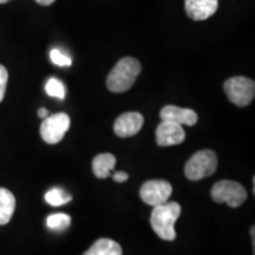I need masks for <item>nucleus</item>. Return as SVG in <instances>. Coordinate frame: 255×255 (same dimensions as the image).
Masks as SVG:
<instances>
[{"instance_id": "obj_1", "label": "nucleus", "mask_w": 255, "mask_h": 255, "mask_svg": "<svg viewBox=\"0 0 255 255\" xmlns=\"http://www.w3.org/2000/svg\"><path fill=\"white\" fill-rule=\"evenodd\" d=\"M181 212L182 209L177 202H165L154 207L150 223L154 232L162 240L174 241L176 239L175 223L180 218Z\"/></svg>"}, {"instance_id": "obj_2", "label": "nucleus", "mask_w": 255, "mask_h": 255, "mask_svg": "<svg viewBox=\"0 0 255 255\" xmlns=\"http://www.w3.org/2000/svg\"><path fill=\"white\" fill-rule=\"evenodd\" d=\"M141 63L132 57H124L115 65L107 78V87L111 92H126L132 87L141 73Z\"/></svg>"}, {"instance_id": "obj_3", "label": "nucleus", "mask_w": 255, "mask_h": 255, "mask_svg": "<svg viewBox=\"0 0 255 255\" xmlns=\"http://www.w3.org/2000/svg\"><path fill=\"white\" fill-rule=\"evenodd\" d=\"M218 168V156L213 150L197 151L188 159L184 174L190 181H199L202 178L212 176Z\"/></svg>"}, {"instance_id": "obj_4", "label": "nucleus", "mask_w": 255, "mask_h": 255, "mask_svg": "<svg viewBox=\"0 0 255 255\" xmlns=\"http://www.w3.org/2000/svg\"><path fill=\"white\" fill-rule=\"evenodd\" d=\"M210 195L216 203H227L232 208H237L246 201L247 190L235 181L222 180L213 186Z\"/></svg>"}, {"instance_id": "obj_5", "label": "nucleus", "mask_w": 255, "mask_h": 255, "mask_svg": "<svg viewBox=\"0 0 255 255\" xmlns=\"http://www.w3.org/2000/svg\"><path fill=\"white\" fill-rule=\"evenodd\" d=\"M228 100L238 107L244 108L252 103L255 95V83L247 77H232L227 79L223 85Z\"/></svg>"}, {"instance_id": "obj_6", "label": "nucleus", "mask_w": 255, "mask_h": 255, "mask_svg": "<svg viewBox=\"0 0 255 255\" xmlns=\"http://www.w3.org/2000/svg\"><path fill=\"white\" fill-rule=\"evenodd\" d=\"M70 128V117L65 113L49 115L40 126V136L47 144H57Z\"/></svg>"}, {"instance_id": "obj_7", "label": "nucleus", "mask_w": 255, "mask_h": 255, "mask_svg": "<svg viewBox=\"0 0 255 255\" xmlns=\"http://www.w3.org/2000/svg\"><path fill=\"white\" fill-rule=\"evenodd\" d=\"M171 193H173V187L168 181L151 180L146 181L141 187L139 196L146 205L156 207L168 202Z\"/></svg>"}, {"instance_id": "obj_8", "label": "nucleus", "mask_w": 255, "mask_h": 255, "mask_svg": "<svg viewBox=\"0 0 255 255\" xmlns=\"http://www.w3.org/2000/svg\"><path fill=\"white\" fill-rule=\"evenodd\" d=\"M186 132L182 126L176 123L162 121L156 129V142L159 146L177 145L184 142Z\"/></svg>"}, {"instance_id": "obj_9", "label": "nucleus", "mask_w": 255, "mask_h": 255, "mask_svg": "<svg viewBox=\"0 0 255 255\" xmlns=\"http://www.w3.org/2000/svg\"><path fill=\"white\" fill-rule=\"evenodd\" d=\"M144 119L139 113H126L119 116L114 124V131L120 137L136 135L142 129Z\"/></svg>"}, {"instance_id": "obj_10", "label": "nucleus", "mask_w": 255, "mask_h": 255, "mask_svg": "<svg viewBox=\"0 0 255 255\" xmlns=\"http://www.w3.org/2000/svg\"><path fill=\"white\" fill-rule=\"evenodd\" d=\"M162 121H168V122L176 123L178 126H188L193 127L197 122V114L191 109H184V108H178L175 105H167L161 110Z\"/></svg>"}, {"instance_id": "obj_11", "label": "nucleus", "mask_w": 255, "mask_h": 255, "mask_svg": "<svg viewBox=\"0 0 255 255\" xmlns=\"http://www.w3.org/2000/svg\"><path fill=\"white\" fill-rule=\"evenodd\" d=\"M184 7L193 20H206L216 12L219 0H184Z\"/></svg>"}, {"instance_id": "obj_12", "label": "nucleus", "mask_w": 255, "mask_h": 255, "mask_svg": "<svg viewBox=\"0 0 255 255\" xmlns=\"http://www.w3.org/2000/svg\"><path fill=\"white\" fill-rule=\"evenodd\" d=\"M115 165H116V157L109 152L97 155L92 159V170L95 176L98 178L109 177L113 174Z\"/></svg>"}, {"instance_id": "obj_13", "label": "nucleus", "mask_w": 255, "mask_h": 255, "mask_svg": "<svg viewBox=\"0 0 255 255\" xmlns=\"http://www.w3.org/2000/svg\"><path fill=\"white\" fill-rule=\"evenodd\" d=\"M122 247L111 239H98L83 255H122Z\"/></svg>"}, {"instance_id": "obj_14", "label": "nucleus", "mask_w": 255, "mask_h": 255, "mask_svg": "<svg viewBox=\"0 0 255 255\" xmlns=\"http://www.w3.org/2000/svg\"><path fill=\"white\" fill-rule=\"evenodd\" d=\"M15 209L14 195L8 189L0 188V226H4L12 219Z\"/></svg>"}, {"instance_id": "obj_15", "label": "nucleus", "mask_w": 255, "mask_h": 255, "mask_svg": "<svg viewBox=\"0 0 255 255\" xmlns=\"http://www.w3.org/2000/svg\"><path fill=\"white\" fill-rule=\"evenodd\" d=\"M72 196L69 195L65 190L60 189V188H52L45 194V200L49 205L53 207H59L65 205L69 201H71Z\"/></svg>"}, {"instance_id": "obj_16", "label": "nucleus", "mask_w": 255, "mask_h": 255, "mask_svg": "<svg viewBox=\"0 0 255 255\" xmlns=\"http://www.w3.org/2000/svg\"><path fill=\"white\" fill-rule=\"evenodd\" d=\"M47 227L52 231L56 232H63L68 229L71 225V218L68 214H63V213H58V214L50 215L46 220Z\"/></svg>"}, {"instance_id": "obj_17", "label": "nucleus", "mask_w": 255, "mask_h": 255, "mask_svg": "<svg viewBox=\"0 0 255 255\" xmlns=\"http://www.w3.org/2000/svg\"><path fill=\"white\" fill-rule=\"evenodd\" d=\"M46 94L51 97H57L59 100H64L65 97V89H64L63 83L57 78H50L45 85Z\"/></svg>"}, {"instance_id": "obj_18", "label": "nucleus", "mask_w": 255, "mask_h": 255, "mask_svg": "<svg viewBox=\"0 0 255 255\" xmlns=\"http://www.w3.org/2000/svg\"><path fill=\"white\" fill-rule=\"evenodd\" d=\"M50 58H51V62L58 66H70L72 64V59L70 58V57L64 55V53H62L57 49H53L51 51Z\"/></svg>"}, {"instance_id": "obj_19", "label": "nucleus", "mask_w": 255, "mask_h": 255, "mask_svg": "<svg viewBox=\"0 0 255 255\" xmlns=\"http://www.w3.org/2000/svg\"><path fill=\"white\" fill-rule=\"evenodd\" d=\"M7 79H8L7 70H6L5 66L0 65V102L4 100L6 85H7Z\"/></svg>"}, {"instance_id": "obj_20", "label": "nucleus", "mask_w": 255, "mask_h": 255, "mask_svg": "<svg viewBox=\"0 0 255 255\" xmlns=\"http://www.w3.org/2000/svg\"><path fill=\"white\" fill-rule=\"evenodd\" d=\"M111 175H113L114 180L116 181V182H120V183L126 182L128 178H129V175H128L126 171H117V173H114Z\"/></svg>"}, {"instance_id": "obj_21", "label": "nucleus", "mask_w": 255, "mask_h": 255, "mask_svg": "<svg viewBox=\"0 0 255 255\" xmlns=\"http://www.w3.org/2000/svg\"><path fill=\"white\" fill-rule=\"evenodd\" d=\"M38 116L44 120L45 117L49 116V111H47V109H45V108H40V109L38 110Z\"/></svg>"}, {"instance_id": "obj_22", "label": "nucleus", "mask_w": 255, "mask_h": 255, "mask_svg": "<svg viewBox=\"0 0 255 255\" xmlns=\"http://www.w3.org/2000/svg\"><path fill=\"white\" fill-rule=\"evenodd\" d=\"M39 5H43V6H49L51 4H53V2L56 1V0H36Z\"/></svg>"}, {"instance_id": "obj_23", "label": "nucleus", "mask_w": 255, "mask_h": 255, "mask_svg": "<svg viewBox=\"0 0 255 255\" xmlns=\"http://www.w3.org/2000/svg\"><path fill=\"white\" fill-rule=\"evenodd\" d=\"M7 1H9V0H0V4H5Z\"/></svg>"}]
</instances>
